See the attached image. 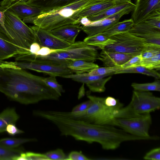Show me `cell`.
Instances as JSON below:
<instances>
[{
  "label": "cell",
  "instance_id": "cell-1",
  "mask_svg": "<svg viewBox=\"0 0 160 160\" xmlns=\"http://www.w3.org/2000/svg\"><path fill=\"white\" fill-rule=\"evenodd\" d=\"M43 78L23 69L0 68V92L12 100L26 105L58 100L60 96L44 82Z\"/></svg>",
  "mask_w": 160,
  "mask_h": 160
},
{
  "label": "cell",
  "instance_id": "cell-2",
  "mask_svg": "<svg viewBox=\"0 0 160 160\" xmlns=\"http://www.w3.org/2000/svg\"><path fill=\"white\" fill-rule=\"evenodd\" d=\"M100 0H81L43 12L35 17L34 25L48 31L70 24H76V15L85 8Z\"/></svg>",
  "mask_w": 160,
  "mask_h": 160
},
{
  "label": "cell",
  "instance_id": "cell-3",
  "mask_svg": "<svg viewBox=\"0 0 160 160\" xmlns=\"http://www.w3.org/2000/svg\"><path fill=\"white\" fill-rule=\"evenodd\" d=\"M98 52L94 46L88 45L83 41H78L65 48L52 49L51 53L45 56L29 54L31 58L39 61L58 65H67L72 61L83 60L93 62L97 59Z\"/></svg>",
  "mask_w": 160,
  "mask_h": 160
},
{
  "label": "cell",
  "instance_id": "cell-4",
  "mask_svg": "<svg viewBox=\"0 0 160 160\" xmlns=\"http://www.w3.org/2000/svg\"><path fill=\"white\" fill-rule=\"evenodd\" d=\"M0 11L4 12L5 18L4 26L0 25V31L14 45L25 52H30V47L35 41L32 29L3 7L0 6Z\"/></svg>",
  "mask_w": 160,
  "mask_h": 160
},
{
  "label": "cell",
  "instance_id": "cell-5",
  "mask_svg": "<svg viewBox=\"0 0 160 160\" xmlns=\"http://www.w3.org/2000/svg\"><path fill=\"white\" fill-rule=\"evenodd\" d=\"M87 97L92 101V103L85 111L77 113L59 111L60 113L65 116L93 124L112 125L114 118V112L122 107L107 106L104 102L105 98L89 94L87 95Z\"/></svg>",
  "mask_w": 160,
  "mask_h": 160
},
{
  "label": "cell",
  "instance_id": "cell-6",
  "mask_svg": "<svg viewBox=\"0 0 160 160\" xmlns=\"http://www.w3.org/2000/svg\"><path fill=\"white\" fill-rule=\"evenodd\" d=\"M160 98L154 96L149 91H133L131 100L125 107H123L114 112V117L127 118L150 113L159 110Z\"/></svg>",
  "mask_w": 160,
  "mask_h": 160
},
{
  "label": "cell",
  "instance_id": "cell-7",
  "mask_svg": "<svg viewBox=\"0 0 160 160\" xmlns=\"http://www.w3.org/2000/svg\"><path fill=\"white\" fill-rule=\"evenodd\" d=\"M28 53H21L15 56V61L10 62L12 67L31 70L49 76L62 78L73 73L67 65H56L42 62L32 58Z\"/></svg>",
  "mask_w": 160,
  "mask_h": 160
},
{
  "label": "cell",
  "instance_id": "cell-8",
  "mask_svg": "<svg viewBox=\"0 0 160 160\" xmlns=\"http://www.w3.org/2000/svg\"><path fill=\"white\" fill-rule=\"evenodd\" d=\"M115 42L106 46L104 49L112 52L129 53L136 55L149 49L160 46L146 42L129 31L120 33L110 37Z\"/></svg>",
  "mask_w": 160,
  "mask_h": 160
},
{
  "label": "cell",
  "instance_id": "cell-9",
  "mask_svg": "<svg viewBox=\"0 0 160 160\" xmlns=\"http://www.w3.org/2000/svg\"><path fill=\"white\" fill-rule=\"evenodd\" d=\"M152 123L150 113L141 114L138 116L127 118H114L112 126H117L126 132L146 140H157V136H151L149 130Z\"/></svg>",
  "mask_w": 160,
  "mask_h": 160
},
{
  "label": "cell",
  "instance_id": "cell-10",
  "mask_svg": "<svg viewBox=\"0 0 160 160\" xmlns=\"http://www.w3.org/2000/svg\"><path fill=\"white\" fill-rule=\"evenodd\" d=\"M132 19L134 23L160 15V0H136Z\"/></svg>",
  "mask_w": 160,
  "mask_h": 160
},
{
  "label": "cell",
  "instance_id": "cell-11",
  "mask_svg": "<svg viewBox=\"0 0 160 160\" xmlns=\"http://www.w3.org/2000/svg\"><path fill=\"white\" fill-rule=\"evenodd\" d=\"M111 74H112L91 76L88 74V72H86L81 74H72L64 76L63 78H70L74 81L85 83L92 92H102L105 91V84L111 79L112 77L104 78Z\"/></svg>",
  "mask_w": 160,
  "mask_h": 160
},
{
  "label": "cell",
  "instance_id": "cell-12",
  "mask_svg": "<svg viewBox=\"0 0 160 160\" xmlns=\"http://www.w3.org/2000/svg\"><path fill=\"white\" fill-rule=\"evenodd\" d=\"M134 8L125 10L112 16L99 20L92 22L87 26H82V30L87 34L88 36L102 32L119 22L123 16L132 11Z\"/></svg>",
  "mask_w": 160,
  "mask_h": 160
},
{
  "label": "cell",
  "instance_id": "cell-13",
  "mask_svg": "<svg viewBox=\"0 0 160 160\" xmlns=\"http://www.w3.org/2000/svg\"><path fill=\"white\" fill-rule=\"evenodd\" d=\"M34 33L35 41L42 47H48L52 49L65 48L71 44L56 37L49 31L34 25L30 27Z\"/></svg>",
  "mask_w": 160,
  "mask_h": 160
},
{
  "label": "cell",
  "instance_id": "cell-14",
  "mask_svg": "<svg viewBox=\"0 0 160 160\" xmlns=\"http://www.w3.org/2000/svg\"><path fill=\"white\" fill-rule=\"evenodd\" d=\"M129 32L144 39L147 43L160 46V29L144 22L134 23Z\"/></svg>",
  "mask_w": 160,
  "mask_h": 160
},
{
  "label": "cell",
  "instance_id": "cell-15",
  "mask_svg": "<svg viewBox=\"0 0 160 160\" xmlns=\"http://www.w3.org/2000/svg\"><path fill=\"white\" fill-rule=\"evenodd\" d=\"M3 7L21 19L37 16L43 12L41 8L29 5L23 0H16L9 5Z\"/></svg>",
  "mask_w": 160,
  "mask_h": 160
},
{
  "label": "cell",
  "instance_id": "cell-16",
  "mask_svg": "<svg viewBox=\"0 0 160 160\" xmlns=\"http://www.w3.org/2000/svg\"><path fill=\"white\" fill-rule=\"evenodd\" d=\"M136 55L122 52L109 51L102 49L98 54L97 59L101 61L105 67L121 66Z\"/></svg>",
  "mask_w": 160,
  "mask_h": 160
},
{
  "label": "cell",
  "instance_id": "cell-17",
  "mask_svg": "<svg viewBox=\"0 0 160 160\" xmlns=\"http://www.w3.org/2000/svg\"><path fill=\"white\" fill-rule=\"evenodd\" d=\"M82 26L79 24H70L64 25L49 31L60 39L70 44L74 43Z\"/></svg>",
  "mask_w": 160,
  "mask_h": 160
},
{
  "label": "cell",
  "instance_id": "cell-18",
  "mask_svg": "<svg viewBox=\"0 0 160 160\" xmlns=\"http://www.w3.org/2000/svg\"><path fill=\"white\" fill-rule=\"evenodd\" d=\"M128 0H116L114 1H102L90 6L78 13L75 18L76 24H79L80 19L84 17L88 16L99 13L104 10L119 3Z\"/></svg>",
  "mask_w": 160,
  "mask_h": 160
},
{
  "label": "cell",
  "instance_id": "cell-19",
  "mask_svg": "<svg viewBox=\"0 0 160 160\" xmlns=\"http://www.w3.org/2000/svg\"><path fill=\"white\" fill-rule=\"evenodd\" d=\"M12 43L8 37L0 31V60L14 57L20 53H28Z\"/></svg>",
  "mask_w": 160,
  "mask_h": 160
},
{
  "label": "cell",
  "instance_id": "cell-20",
  "mask_svg": "<svg viewBox=\"0 0 160 160\" xmlns=\"http://www.w3.org/2000/svg\"><path fill=\"white\" fill-rule=\"evenodd\" d=\"M134 6L135 4L131 2V0H128L87 17L92 22L97 21L112 16L125 10L134 8Z\"/></svg>",
  "mask_w": 160,
  "mask_h": 160
},
{
  "label": "cell",
  "instance_id": "cell-21",
  "mask_svg": "<svg viewBox=\"0 0 160 160\" xmlns=\"http://www.w3.org/2000/svg\"><path fill=\"white\" fill-rule=\"evenodd\" d=\"M67 67L75 74L88 72L99 67L98 65L92 62L83 60L72 61L67 64Z\"/></svg>",
  "mask_w": 160,
  "mask_h": 160
},
{
  "label": "cell",
  "instance_id": "cell-22",
  "mask_svg": "<svg viewBox=\"0 0 160 160\" xmlns=\"http://www.w3.org/2000/svg\"><path fill=\"white\" fill-rule=\"evenodd\" d=\"M83 41L88 45L96 47L102 50L115 42L113 39L101 33L87 36Z\"/></svg>",
  "mask_w": 160,
  "mask_h": 160
},
{
  "label": "cell",
  "instance_id": "cell-23",
  "mask_svg": "<svg viewBox=\"0 0 160 160\" xmlns=\"http://www.w3.org/2000/svg\"><path fill=\"white\" fill-rule=\"evenodd\" d=\"M134 24V21L132 18L125 20L117 22L103 32L100 33L110 37L120 33L129 31Z\"/></svg>",
  "mask_w": 160,
  "mask_h": 160
},
{
  "label": "cell",
  "instance_id": "cell-24",
  "mask_svg": "<svg viewBox=\"0 0 160 160\" xmlns=\"http://www.w3.org/2000/svg\"><path fill=\"white\" fill-rule=\"evenodd\" d=\"M19 116L14 108H8L0 113V133L5 131L7 126L11 123H15Z\"/></svg>",
  "mask_w": 160,
  "mask_h": 160
},
{
  "label": "cell",
  "instance_id": "cell-25",
  "mask_svg": "<svg viewBox=\"0 0 160 160\" xmlns=\"http://www.w3.org/2000/svg\"><path fill=\"white\" fill-rule=\"evenodd\" d=\"M128 73H138L152 76L156 79L160 78V74L154 70H151L142 66L127 68L119 70L115 74Z\"/></svg>",
  "mask_w": 160,
  "mask_h": 160
},
{
  "label": "cell",
  "instance_id": "cell-26",
  "mask_svg": "<svg viewBox=\"0 0 160 160\" xmlns=\"http://www.w3.org/2000/svg\"><path fill=\"white\" fill-rule=\"evenodd\" d=\"M36 141V139L33 138H7L0 139V144L8 148H15L24 143Z\"/></svg>",
  "mask_w": 160,
  "mask_h": 160
},
{
  "label": "cell",
  "instance_id": "cell-27",
  "mask_svg": "<svg viewBox=\"0 0 160 160\" xmlns=\"http://www.w3.org/2000/svg\"><path fill=\"white\" fill-rule=\"evenodd\" d=\"M23 152L22 148H9L0 144V160H14Z\"/></svg>",
  "mask_w": 160,
  "mask_h": 160
},
{
  "label": "cell",
  "instance_id": "cell-28",
  "mask_svg": "<svg viewBox=\"0 0 160 160\" xmlns=\"http://www.w3.org/2000/svg\"><path fill=\"white\" fill-rule=\"evenodd\" d=\"M131 86L134 90L141 91H160V82L157 80L153 82L138 83H133Z\"/></svg>",
  "mask_w": 160,
  "mask_h": 160
},
{
  "label": "cell",
  "instance_id": "cell-29",
  "mask_svg": "<svg viewBox=\"0 0 160 160\" xmlns=\"http://www.w3.org/2000/svg\"><path fill=\"white\" fill-rule=\"evenodd\" d=\"M140 66L151 70L160 69V53L153 57L146 59H142Z\"/></svg>",
  "mask_w": 160,
  "mask_h": 160
},
{
  "label": "cell",
  "instance_id": "cell-30",
  "mask_svg": "<svg viewBox=\"0 0 160 160\" xmlns=\"http://www.w3.org/2000/svg\"><path fill=\"white\" fill-rule=\"evenodd\" d=\"M14 160H49L45 154L32 152L22 153L15 158Z\"/></svg>",
  "mask_w": 160,
  "mask_h": 160
},
{
  "label": "cell",
  "instance_id": "cell-31",
  "mask_svg": "<svg viewBox=\"0 0 160 160\" xmlns=\"http://www.w3.org/2000/svg\"><path fill=\"white\" fill-rule=\"evenodd\" d=\"M121 66L98 67L88 72L91 76L102 75L108 74H114L116 72L122 69Z\"/></svg>",
  "mask_w": 160,
  "mask_h": 160
},
{
  "label": "cell",
  "instance_id": "cell-32",
  "mask_svg": "<svg viewBox=\"0 0 160 160\" xmlns=\"http://www.w3.org/2000/svg\"><path fill=\"white\" fill-rule=\"evenodd\" d=\"M42 80L47 85L54 90L60 96H61L62 93L64 92L65 91L62 86L58 82L56 76H50L48 77H43Z\"/></svg>",
  "mask_w": 160,
  "mask_h": 160
},
{
  "label": "cell",
  "instance_id": "cell-33",
  "mask_svg": "<svg viewBox=\"0 0 160 160\" xmlns=\"http://www.w3.org/2000/svg\"><path fill=\"white\" fill-rule=\"evenodd\" d=\"M45 154L49 160H66L67 157L62 150L60 148L48 151Z\"/></svg>",
  "mask_w": 160,
  "mask_h": 160
},
{
  "label": "cell",
  "instance_id": "cell-34",
  "mask_svg": "<svg viewBox=\"0 0 160 160\" xmlns=\"http://www.w3.org/2000/svg\"><path fill=\"white\" fill-rule=\"evenodd\" d=\"M142 58L140 54L135 56L121 66L122 69L140 66Z\"/></svg>",
  "mask_w": 160,
  "mask_h": 160
},
{
  "label": "cell",
  "instance_id": "cell-35",
  "mask_svg": "<svg viewBox=\"0 0 160 160\" xmlns=\"http://www.w3.org/2000/svg\"><path fill=\"white\" fill-rule=\"evenodd\" d=\"M145 160H160V148L153 149L147 152L143 157Z\"/></svg>",
  "mask_w": 160,
  "mask_h": 160
},
{
  "label": "cell",
  "instance_id": "cell-36",
  "mask_svg": "<svg viewBox=\"0 0 160 160\" xmlns=\"http://www.w3.org/2000/svg\"><path fill=\"white\" fill-rule=\"evenodd\" d=\"M92 103V101L89 99L88 101L74 107L71 112L73 113H77L83 112L88 108Z\"/></svg>",
  "mask_w": 160,
  "mask_h": 160
},
{
  "label": "cell",
  "instance_id": "cell-37",
  "mask_svg": "<svg viewBox=\"0 0 160 160\" xmlns=\"http://www.w3.org/2000/svg\"><path fill=\"white\" fill-rule=\"evenodd\" d=\"M159 53H160V46L149 49L140 54L143 59L152 57Z\"/></svg>",
  "mask_w": 160,
  "mask_h": 160
},
{
  "label": "cell",
  "instance_id": "cell-38",
  "mask_svg": "<svg viewBox=\"0 0 160 160\" xmlns=\"http://www.w3.org/2000/svg\"><path fill=\"white\" fill-rule=\"evenodd\" d=\"M67 160H90L89 159L83 155L81 152L72 151L67 157Z\"/></svg>",
  "mask_w": 160,
  "mask_h": 160
},
{
  "label": "cell",
  "instance_id": "cell-39",
  "mask_svg": "<svg viewBox=\"0 0 160 160\" xmlns=\"http://www.w3.org/2000/svg\"><path fill=\"white\" fill-rule=\"evenodd\" d=\"M104 102L106 105L109 107H122L123 104L114 98L109 96L105 98Z\"/></svg>",
  "mask_w": 160,
  "mask_h": 160
},
{
  "label": "cell",
  "instance_id": "cell-40",
  "mask_svg": "<svg viewBox=\"0 0 160 160\" xmlns=\"http://www.w3.org/2000/svg\"><path fill=\"white\" fill-rule=\"evenodd\" d=\"M5 132L12 136L21 134L24 132L23 131L18 129L15 125V123H14L8 124L6 127Z\"/></svg>",
  "mask_w": 160,
  "mask_h": 160
},
{
  "label": "cell",
  "instance_id": "cell-41",
  "mask_svg": "<svg viewBox=\"0 0 160 160\" xmlns=\"http://www.w3.org/2000/svg\"><path fill=\"white\" fill-rule=\"evenodd\" d=\"M143 22L156 28L160 29V15L149 18Z\"/></svg>",
  "mask_w": 160,
  "mask_h": 160
},
{
  "label": "cell",
  "instance_id": "cell-42",
  "mask_svg": "<svg viewBox=\"0 0 160 160\" xmlns=\"http://www.w3.org/2000/svg\"><path fill=\"white\" fill-rule=\"evenodd\" d=\"M41 48V47L38 43L34 42L31 45L29 51L31 54L36 55Z\"/></svg>",
  "mask_w": 160,
  "mask_h": 160
},
{
  "label": "cell",
  "instance_id": "cell-43",
  "mask_svg": "<svg viewBox=\"0 0 160 160\" xmlns=\"http://www.w3.org/2000/svg\"><path fill=\"white\" fill-rule=\"evenodd\" d=\"M52 49L45 47H42L36 55L45 56L50 54L51 53Z\"/></svg>",
  "mask_w": 160,
  "mask_h": 160
},
{
  "label": "cell",
  "instance_id": "cell-44",
  "mask_svg": "<svg viewBox=\"0 0 160 160\" xmlns=\"http://www.w3.org/2000/svg\"><path fill=\"white\" fill-rule=\"evenodd\" d=\"M92 22L87 17L82 18L79 21V24H81L82 26H86L89 25Z\"/></svg>",
  "mask_w": 160,
  "mask_h": 160
},
{
  "label": "cell",
  "instance_id": "cell-45",
  "mask_svg": "<svg viewBox=\"0 0 160 160\" xmlns=\"http://www.w3.org/2000/svg\"><path fill=\"white\" fill-rule=\"evenodd\" d=\"M16 0H2L0 2V6H6L12 3Z\"/></svg>",
  "mask_w": 160,
  "mask_h": 160
},
{
  "label": "cell",
  "instance_id": "cell-46",
  "mask_svg": "<svg viewBox=\"0 0 160 160\" xmlns=\"http://www.w3.org/2000/svg\"><path fill=\"white\" fill-rule=\"evenodd\" d=\"M5 20V18L4 12L0 11V25L2 26H4Z\"/></svg>",
  "mask_w": 160,
  "mask_h": 160
},
{
  "label": "cell",
  "instance_id": "cell-47",
  "mask_svg": "<svg viewBox=\"0 0 160 160\" xmlns=\"http://www.w3.org/2000/svg\"><path fill=\"white\" fill-rule=\"evenodd\" d=\"M8 67L9 65L8 62L2 60L1 62H0V68H8Z\"/></svg>",
  "mask_w": 160,
  "mask_h": 160
},
{
  "label": "cell",
  "instance_id": "cell-48",
  "mask_svg": "<svg viewBox=\"0 0 160 160\" xmlns=\"http://www.w3.org/2000/svg\"><path fill=\"white\" fill-rule=\"evenodd\" d=\"M81 0H74L73 2H77Z\"/></svg>",
  "mask_w": 160,
  "mask_h": 160
},
{
  "label": "cell",
  "instance_id": "cell-49",
  "mask_svg": "<svg viewBox=\"0 0 160 160\" xmlns=\"http://www.w3.org/2000/svg\"><path fill=\"white\" fill-rule=\"evenodd\" d=\"M101 1H114V0H100Z\"/></svg>",
  "mask_w": 160,
  "mask_h": 160
},
{
  "label": "cell",
  "instance_id": "cell-50",
  "mask_svg": "<svg viewBox=\"0 0 160 160\" xmlns=\"http://www.w3.org/2000/svg\"><path fill=\"white\" fill-rule=\"evenodd\" d=\"M2 61V60H0V62H1Z\"/></svg>",
  "mask_w": 160,
  "mask_h": 160
}]
</instances>
